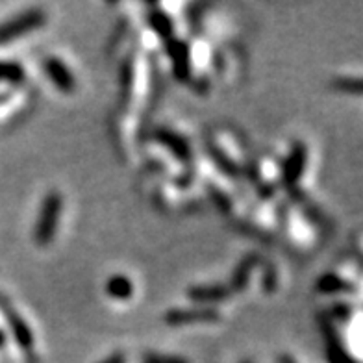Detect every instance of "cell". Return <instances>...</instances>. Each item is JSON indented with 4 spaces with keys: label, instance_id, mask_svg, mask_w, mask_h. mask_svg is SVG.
Listing matches in <instances>:
<instances>
[{
    "label": "cell",
    "instance_id": "cell-10",
    "mask_svg": "<svg viewBox=\"0 0 363 363\" xmlns=\"http://www.w3.org/2000/svg\"><path fill=\"white\" fill-rule=\"evenodd\" d=\"M156 138H158L160 143L169 147V150H172V154L178 160H182V162H189L191 160V147L187 143V139L182 138L180 134L171 132V130H158Z\"/></svg>",
    "mask_w": 363,
    "mask_h": 363
},
{
    "label": "cell",
    "instance_id": "cell-13",
    "mask_svg": "<svg viewBox=\"0 0 363 363\" xmlns=\"http://www.w3.org/2000/svg\"><path fill=\"white\" fill-rule=\"evenodd\" d=\"M106 295L113 301H130L134 295V284L126 274H113L106 280Z\"/></svg>",
    "mask_w": 363,
    "mask_h": 363
},
{
    "label": "cell",
    "instance_id": "cell-7",
    "mask_svg": "<svg viewBox=\"0 0 363 363\" xmlns=\"http://www.w3.org/2000/svg\"><path fill=\"white\" fill-rule=\"evenodd\" d=\"M259 263V258L258 254H247L245 258H241V262L238 263V267L234 269V272H232V278H230L228 282V289L230 293H241L247 289V286H249L250 282V277H252L254 269L258 267Z\"/></svg>",
    "mask_w": 363,
    "mask_h": 363
},
{
    "label": "cell",
    "instance_id": "cell-16",
    "mask_svg": "<svg viewBox=\"0 0 363 363\" xmlns=\"http://www.w3.org/2000/svg\"><path fill=\"white\" fill-rule=\"evenodd\" d=\"M332 86L337 91H341V93H350V95H359V93H362V80H359V78H335V80L332 82Z\"/></svg>",
    "mask_w": 363,
    "mask_h": 363
},
{
    "label": "cell",
    "instance_id": "cell-19",
    "mask_svg": "<svg viewBox=\"0 0 363 363\" xmlns=\"http://www.w3.org/2000/svg\"><path fill=\"white\" fill-rule=\"evenodd\" d=\"M99 363H126V356L123 352H113L110 356H106L104 359H101Z\"/></svg>",
    "mask_w": 363,
    "mask_h": 363
},
{
    "label": "cell",
    "instance_id": "cell-8",
    "mask_svg": "<svg viewBox=\"0 0 363 363\" xmlns=\"http://www.w3.org/2000/svg\"><path fill=\"white\" fill-rule=\"evenodd\" d=\"M169 56L172 57V67H174V77L180 82H189L191 78V56H189V48L182 41L171 39L169 41Z\"/></svg>",
    "mask_w": 363,
    "mask_h": 363
},
{
    "label": "cell",
    "instance_id": "cell-12",
    "mask_svg": "<svg viewBox=\"0 0 363 363\" xmlns=\"http://www.w3.org/2000/svg\"><path fill=\"white\" fill-rule=\"evenodd\" d=\"M6 317L10 320L11 325V332H13L15 340L19 343L21 349L30 350L32 349V345H34V334H32V330L28 328L26 325V320L13 310V308H6Z\"/></svg>",
    "mask_w": 363,
    "mask_h": 363
},
{
    "label": "cell",
    "instance_id": "cell-5",
    "mask_svg": "<svg viewBox=\"0 0 363 363\" xmlns=\"http://www.w3.org/2000/svg\"><path fill=\"white\" fill-rule=\"evenodd\" d=\"M43 69L47 78L52 82L57 91H62L65 95L74 93V89H77V78H74L71 69L60 57L48 56L43 63Z\"/></svg>",
    "mask_w": 363,
    "mask_h": 363
},
{
    "label": "cell",
    "instance_id": "cell-4",
    "mask_svg": "<svg viewBox=\"0 0 363 363\" xmlns=\"http://www.w3.org/2000/svg\"><path fill=\"white\" fill-rule=\"evenodd\" d=\"M219 311L213 308H174L165 313V323L169 326H184V325H195V323H216L219 320Z\"/></svg>",
    "mask_w": 363,
    "mask_h": 363
},
{
    "label": "cell",
    "instance_id": "cell-17",
    "mask_svg": "<svg viewBox=\"0 0 363 363\" xmlns=\"http://www.w3.org/2000/svg\"><path fill=\"white\" fill-rule=\"evenodd\" d=\"M141 363H189L186 358L177 356V354H160L147 352L141 356Z\"/></svg>",
    "mask_w": 363,
    "mask_h": 363
},
{
    "label": "cell",
    "instance_id": "cell-20",
    "mask_svg": "<svg viewBox=\"0 0 363 363\" xmlns=\"http://www.w3.org/2000/svg\"><path fill=\"white\" fill-rule=\"evenodd\" d=\"M4 343H6V334L0 330V347H4Z\"/></svg>",
    "mask_w": 363,
    "mask_h": 363
},
{
    "label": "cell",
    "instance_id": "cell-21",
    "mask_svg": "<svg viewBox=\"0 0 363 363\" xmlns=\"http://www.w3.org/2000/svg\"><path fill=\"white\" fill-rule=\"evenodd\" d=\"M241 363H254V362H250V359H245V362H241Z\"/></svg>",
    "mask_w": 363,
    "mask_h": 363
},
{
    "label": "cell",
    "instance_id": "cell-2",
    "mask_svg": "<svg viewBox=\"0 0 363 363\" xmlns=\"http://www.w3.org/2000/svg\"><path fill=\"white\" fill-rule=\"evenodd\" d=\"M47 24V11L41 8H30L11 19L0 23V45L11 43L15 39L24 38Z\"/></svg>",
    "mask_w": 363,
    "mask_h": 363
},
{
    "label": "cell",
    "instance_id": "cell-15",
    "mask_svg": "<svg viewBox=\"0 0 363 363\" xmlns=\"http://www.w3.org/2000/svg\"><path fill=\"white\" fill-rule=\"evenodd\" d=\"M26 74L24 67L17 62H0V82H8L11 86L23 84Z\"/></svg>",
    "mask_w": 363,
    "mask_h": 363
},
{
    "label": "cell",
    "instance_id": "cell-3",
    "mask_svg": "<svg viewBox=\"0 0 363 363\" xmlns=\"http://www.w3.org/2000/svg\"><path fill=\"white\" fill-rule=\"evenodd\" d=\"M308 165V147L301 141L293 143V147L289 148L286 160L280 165V182H282L286 187H295L301 178L304 177Z\"/></svg>",
    "mask_w": 363,
    "mask_h": 363
},
{
    "label": "cell",
    "instance_id": "cell-11",
    "mask_svg": "<svg viewBox=\"0 0 363 363\" xmlns=\"http://www.w3.org/2000/svg\"><path fill=\"white\" fill-rule=\"evenodd\" d=\"M315 289L323 295H347V293L356 291V286L350 284V280H345L334 272H326L317 280Z\"/></svg>",
    "mask_w": 363,
    "mask_h": 363
},
{
    "label": "cell",
    "instance_id": "cell-1",
    "mask_svg": "<svg viewBox=\"0 0 363 363\" xmlns=\"http://www.w3.org/2000/svg\"><path fill=\"white\" fill-rule=\"evenodd\" d=\"M62 211L63 196L57 191H48L43 202H41V208H39L38 219H35L34 225V232H32L35 245L48 247V245L52 243L57 234V228H60Z\"/></svg>",
    "mask_w": 363,
    "mask_h": 363
},
{
    "label": "cell",
    "instance_id": "cell-6",
    "mask_svg": "<svg viewBox=\"0 0 363 363\" xmlns=\"http://www.w3.org/2000/svg\"><path fill=\"white\" fill-rule=\"evenodd\" d=\"M230 295L232 293H230L228 286H223V284H199V286H191L187 289L189 301L204 308L225 302L226 298H230Z\"/></svg>",
    "mask_w": 363,
    "mask_h": 363
},
{
    "label": "cell",
    "instance_id": "cell-9",
    "mask_svg": "<svg viewBox=\"0 0 363 363\" xmlns=\"http://www.w3.org/2000/svg\"><path fill=\"white\" fill-rule=\"evenodd\" d=\"M323 328H325L326 340H328V345H326V354H328L330 363H358L354 358H350V354L345 350L343 343H341L340 340V335H337L334 326L330 325V320L323 319Z\"/></svg>",
    "mask_w": 363,
    "mask_h": 363
},
{
    "label": "cell",
    "instance_id": "cell-18",
    "mask_svg": "<svg viewBox=\"0 0 363 363\" xmlns=\"http://www.w3.org/2000/svg\"><path fill=\"white\" fill-rule=\"evenodd\" d=\"M330 310H332V317H334V319L345 320V319H349L350 310H352V308H350L349 304H334Z\"/></svg>",
    "mask_w": 363,
    "mask_h": 363
},
{
    "label": "cell",
    "instance_id": "cell-14",
    "mask_svg": "<svg viewBox=\"0 0 363 363\" xmlns=\"http://www.w3.org/2000/svg\"><path fill=\"white\" fill-rule=\"evenodd\" d=\"M148 24L165 41L174 39V24H172V19L160 6H152L150 8V11H148Z\"/></svg>",
    "mask_w": 363,
    "mask_h": 363
}]
</instances>
